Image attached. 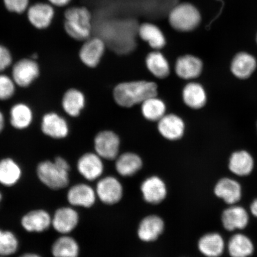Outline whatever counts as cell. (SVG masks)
Returning a JSON list of instances; mask_svg holds the SVG:
<instances>
[{
    "label": "cell",
    "mask_w": 257,
    "mask_h": 257,
    "mask_svg": "<svg viewBox=\"0 0 257 257\" xmlns=\"http://www.w3.org/2000/svg\"><path fill=\"white\" fill-rule=\"evenodd\" d=\"M255 246L246 234H234L227 243V250L231 257H249L254 252Z\"/></svg>",
    "instance_id": "cell-26"
},
{
    "label": "cell",
    "mask_w": 257,
    "mask_h": 257,
    "mask_svg": "<svg viewBox=\"0 0 257 257\" xmlns=\"http://www.w3.org/2000/svg\"><path fill=\"white\" fill-rule=\"evenodd\" d=\"M64 30L72 39L83 42L91 37L92 15L84 6L67 8L64 14Z\"/></svg>",
    "instance_id": "cell-2"
},
{
    "label": "cell",
    "mask_w": 257,
    "mask_h": 257,
    "mask_svg": "<svg viewBox=\"0 0 257 257\" xmlns=\"http://www.w3.org/2000/svg\"><path fill=\"white\" fill-rule=\"evenodd\" d=\"M52 253L54 257H78V244L73 237H60L53 244Z\"/></svg>",
    "instance_id": "cell-33"
},
{
    "label": "cell",
    "mask_w": 257,
    "mask_h": 257,
    "mask_svg": "<svg viewBox=\"0 0 257 257\" xmlns=\"http://www.w3.org/2000/svg\"><path fill=\"white\" fill-rule=\"evenodd\" d=\"M166 106L162 99L156 96L146 99L141 104V112L147 120L159 121L166 115Z\"/></svg>",
    "instance_id": "cell-32"
},
{
    "label": "cell",
    "mask_w": 257,
    "mask_h": 257,
    "mask_svg": "<svg viewBox=\"0 0 257 257\" xmlns=\"http://www.w3.org/2000/svg\"><path fill=\"white\" fill-rule=\"evenodd\" d=\"M86 96L81 90L76 88L67 89L62 96L61 105L63 110L69 117L80 116L85 107Z\"/></svg>",
    "instance_id": "cell-14"
},
{
    "label": "cell",
    "mask_w": 257,
    "mask_h": 257,
    "mask_svg": "<svg viewBox=\"0 0 257 257\" xmlns=\"http://www.w3.org/2000/svg\"><path fill=\"white\" fill-rule=\"evenodd\" d=\"M41 69L37 60L23 58L13 64L11 76L16 85L22 88L30 87L39 78Z\"/></svg>",
    "instance_id": "cell-4"
},
{
    "label": "cell",
    "mask_w": 257,
    "mask_h": 257,
    "mask_svg": "<svg viewBox=\"0 0 257 257\" xmlns=\"http://www.w3.org/2000/svg\"><path fill=\"white\" fill-rule=\"evenodd\" d=\"M225 242L220 233H208L202 236L198 243L200 251L207 257H219L223 254Z\"/></svg>",
    "instance_id": "cell-22"
},
{
    "label": "cell",
    "mask_w": 257,
    "mask_h": 257,
    "mask_svg": "<svg viewBox=\"0 0 257 257\" xmlns=\"http://www.w3.org/2000/svg\"><path fill=\"white\" fill-rule=\"evenodd\" d=\"M214 192L216 197L221 199L228 205H235L242 198V186L238 182L229 178H223L215 186Z\"/></svg>",
    "instance_id": "cell-12"
},
{
    "label": "cell",
    "mask_w": 257,
    "mask_h": 257,
    "mask_svg": "<svg viewBox=\"0 0 257 257\" xmlns=\"http://www.w3.org/2000/svg\"><path fill=\"white\" fill-rule=\"evenodd\" d=\"M140 37L154 50H160L165 47L166 40L163 32L156 25L144 23L140 26L138 31Z\"/></svg>",
    "instance_id": "cell-28"
},
{
    "label": "cell",
    "mask_w": 257,
    "mask_h": 257,
    "mask_svg": "<svg viewBox=\"0 0 257 257\" xmlns=\"http://www.w3.org/2000/svg\"><path fill=\"white\" fill-rule=\"evenodd\" d=\"M106 48V43L101 37H90L83 42L78 56L80 62L88 68H95L100 63Z\"/></svg>",
    "instance_id": "cell-7"
},
{
    "label": "cell",
    "mask_w": 257,
    "mask_h": 257,
    "mask_svg": "<svg viewBox=\"0 0 257 257\" xmlns=\"http://www.w3.org/2000/svg\"><path fill=\"white\" fill-rule=\"evenodd\" d=\"M184 103L189 108L198 110L206 104L207 96L203 86L197 82H189L182 91Z\"/></svg>",
    "instance_id": "cell-24"
},
{
    "label": "cell",
    "mask_w": 257,
    "mask_h": 257,
    "mask_svg": "<svg viewBox=\"0 0 257 257\" xmlns=\"http://www.w3.org/2000/svg\"><path fill=\"white\" fill-rule=\"evenodd\" d=\"M3 2L8 12L18 15L27 12L30 6V0H3Z\"/></svg>",
    "instance_id": "cell-36"
},
{
    "label": "cell",
    "mask_w": 257,
    "mask_h": 257,
    "mask_svg": "<svg viewBox=\"0 0 257 257\" xmlns=\"http://www.w3.org/2000/svg\"><path fill=\"white\" fill-rule=\"evenodd\" d=\"M52 220L46 211L35 210L30 212L22 218V225L30 232H41L49 228Z\"/></svg>",
    "instance_id": "cell-27"
},
{
    "label": "cell",
    "mask_w": 257,
    "mask_h": 257,
    "mask_svg": "<svg viewBox=\"0 0 257 257\" xmlns=\"http://www.w3.org/2000/svg\"><path fill=\"white\" fill-rule=\"evenodd\" d=\"M157 95L156 83L146 80L121 83L115 86L113 90L115 102L125 108L142 104L147 99Z\"/></svg>",
    "instance_id": "cell-1"
},
{
    "label": "cell",
    "mask_w": 257,
    "mask_h": 257,
    "mask_svg": "<svg viewBox=\"0 0 257 257\" xmlns=\"http://www.w3.org/2000/svg\"><path fill=\"white\" fill-rule=\"evenodd\" d=\"M256 43H257V36H256Z\"/></svg>",
    "instance_id": "cell-43"
},
{
    "label": "cell",
    "mask_w": 257,
    "mask_h": 257,
    "mask_svg": "<svg viewBox=\"0 0 257 257\" xmlns=\"http://www.w3.org/2000/svg\"><path fill=\"white\" fill-rule=\"evenodd\" d=\"M69 172L58 165L54 161H44L37 168L40 181L48 187L53 189H62L68 185Z\"/></svg>",
    "instance_id": "cell-5"
},
{
    "label": "cell",
    "mask_w": 257,
    "mask_h": 257,
    "mask_svg": "<svg viewBox=\"0 0 257 257\" xmlns=\"http://www.w3.org/2000/svg\"><path fill=\"white\" fill-rule=\"evenodd\" d=\"M102 159L96 153H86L83 154L77 163V168L80 174L90 181H94L99 178L104 170Z\"/></svg>",
    "instance_id": "cell-13"
},
{
    "label": "cell",
    "mask_w": 257,
    "mask_h": 257,
    "mask_svg": "<svg viewBox=\"0 0 257 257\" xmlns=\"http://www.w3.org/2000/svg\"><path fill=\"white\" fill-rule=\"evenodd\" d=\"M14 64L11 50L4 45L0 44V73H3Z\"/></svg>",
    "instance_id": "cell-37"
},
{
    "label": "cell",
    "mask_w": 257,
    "mask_h": 257,
    "mask_svg": "<svg viewBox=\"0 0 257 257\" xmlns=\"http://www.w3.org/2000/svg\"><path fill=\"white\" fill-rule=\"evenodd\" d=\"M249 210L250 213L257 218V198L253 200L250 205Z\"/></svg>",
    "instance_id": "cell-39"
},
{
    "label": "cell",
    "mask_w": 257,
    "mask_h": 257,
    "mask_svg": "<svg viewBox=\"0 0 257 257\" xmlns=\"http://www.w3.org/2000/svg\"><path fill=\"white\" fill-rule=\"evenodd\" d=\"M249 215L246 209L240 205H230L221 214V223L229 232L245 229L248 226Z\"/></svg>",
    "instance_id": "cell-10"
},
{
    "label": "cell",
    "mask_w": 257,
    "mask_h": 257,
    "mask_svg": "<svg viewBox=\"0 0 257 257\" xmlns=\"http://www.w3.org/2000/svg\"><path fill=\"white\" fill-rule=\"evenodd\" d=\"M96 194L104 204L112 205L120 201L123 196V187L116 178L108 176L98 182Z\"/></svg>",
    "instance_id": "cell-11"
},
{
    "label": "cell",
    "mask_w": 257,
    "mask_h": 257,
    "mask_svg": "<svg viewBox=\"0 0 257 257\" xmlns=\"http://www.w3.org/2000/svg\"><path fill=\"white\" fill-rule=\"evenodd\" d=\"M6 126V119L4 114L0 110V135H1L5 130Z\"/></svg>",
    "instance_id": "cell-40"
},
{
    "label": "cell",
    "mask_w": 257,
    "mask_h": 257,
    "mask_svg": "<svg viewBox=\"0 0 257 257\" xmlns=\"http://www.w3.org/2000/svg\"><path fill=\"white\" fill-rule=\"evenodd\" d=\"M148 70L157 78L168 77L170 68L168 60L159 50H154L148 54L146 60Z\"/></svg>",
    "instance_id": "cell-29"
},
{
    "label": "cell",
    "mask_w": 257,
    "mask_h": 257,
    "mask_svg": "<svg viewBox=\"0 0 257 257\" xmlns=\"http://www.w3.org/2000/svg\"><path fill=\"white\" fill-rule=\"evenodd\" d=\"M175 69L180 78L194 79L200 76L203 69V63L198 57L188 54L178 58Z\"/></svg>",
    "instance_id": "cell-16"
},
{
    "label": "cell",
    "mask_w": 257,
    "mask_h": 257,
    "mask_svg": "<svg viewBox=\"0 0 257 257\" xmlns=\"http://www.w3.org/2000/svg\"><path fill=\"white\" fill-rule=\"evenodd\" d=\"M78 213L70 207L58 209L54 214L52 223L57 232L66 234L72 232L78 223Z\"/></svg>",
    "instance_id": "cell-23"
},
{
    "label": "cell",
    "mask_w": 257,
    "mask_h": 257,
    "mask_svg": "<svg viewBox=\"0 0 257 257\" xmlns=\"http://www.w3.org/2000/svg\"><path fill=\"white\" fill-rule=\"evenodd\" d=\"M34 118L33 110L25 102H17L13 105L9 111L10 123L16 130L24 131L30 127Z\"/></svg>",
    "instance_id": "cell-18"
},
{
    "label": "cell",
    "mask_w": 257,
    "mask_h": 257,
    "mask_svg": "<svg viewBox=\"0 0 257 257\" xmlns=\"http://www.w3.org/2000/svg\"><path fill=\"white\" fill-rule=\"evenodd\" d=\"M96 194L91 186L78 184L70 189L67 194V199L69 203L75 206L88 208L95 203Z\"/></svg>",
    "instance_id": "cell-25"
},
{
    "label": "cell",
    "mask_w": 257,
    "mask_h": 257,
    "mask_svg": "<svg viewBox=\"0 0 257 257\" xmlns=\"http://www.w3.org/2000/svg\"><path fill=\"white\" fill-rule=\"evenodd\" d=\"M18 247V241L14 233L0 230V255H12L16 252Z\"/></svg>",
    "instance_id": "cell-34"
},
{
    "label": "cell",
    "mask_w": 257,
    "mask_h": 257,
    "mask_svg": "<svg viewBox=\"0 0 257 257\" xmlns=\"http://www.w3.org/2000/svg\"><path fill=\"white\" fill-rule=\"evenodd\" d=\"M143 161L137 154L126 153L118 157L115 169L118 174L124 177L132 176L142 168Z\"/></svg>",
    "instance_id": "cell-30"
},
{
    "label": "cell",
    "mask_w": 257,
    "mask_h": 257,
    "mask_svg": "<svg viewBox=\"0 0 257 257\" xmlns=\"http://www.w3.org/2000/svg\"><path fill=\"white\" fill-rule=\"evenodd\" d=\"M72 0H47V2L50 3L54 8H65L68 6Z\"/></svg>",
    "instance_id": "cell-38"
},
{
    "label": "cell",
    "mask_w": 257,
    "mask_h": 257,
    "mask_svg": "<svg viewBox=\"0 0 257 257\" xmlns=\"http://www.w3.org/2000/svg\"><path fill=\"white\" fill-rule=\"evenodd\" d=\"M201 21V16L198 9L188 3L175 6L169 15L170 26L179 32L194 31L200 25Z\"/></svg>",
    "instance_id": "cell-3"
},
{
    "label": "cell",
    "mask_w": 257,
    "mask_h": 257,
    "mask_svg": "<svg viewBox=\"0 0 257 257\" xmlns=\"http://www.w3.org/2000/svg\"><path fill=\"white\" fill-rule=\"evenodd\" d=\"M20 257H40V256L37 254H34V253H27V254H25Z\"/></svg>",
    "instance_id": "cell-41"
},
{
    "label": "cell",
    "mask_w": 257,
    "mask_h": 257,
    "mask_svg": "<svg viewBox=\"0 0 257 257\" xmlns=\"http://www.w3.org/2000/svg\"><path fill=\"white\" fill-rule=\"evenodd\" d=\"M165 229V223L162 218L156 215H150L141 221L138 230V235L144 242L156 240Z\"/></svg>",
    "instance_id": "cell-19"
},
{
    "label": "cell",
    "mask_w": 257,
    "mask_h": 257,
    "mask_svg": "<svg viewBox=\"0 0 257 257\" xmlns=\"http://www.w3.org/2000/svg\"><path fill=\"white\" fill-rule=\"evenodd\" d=\"M55 8L48 2H38L30 5L27 11L30 24L38 30H44L52 24L55 17Z\"/></svg>",
    "instance_id": "cell-9"
},
{
    "label": "cell",
    "mask_w": 257,
    "mask_h": 257,
    "mask_svg": "<svg viewBox=\"0 0 257 257\" xmlns=\"http://www.w3.org/2000/svg\"><path fill=\"white\" fill-rule=\"evenodd\" d=\"M254 160L251 154L245 150L233 152L229 161V169L233 175L244 177L251 174L254 168Z\"/></svg>",
    "instance_id": "cell-21"
},
{
    "label": "cell",
    "mask_w": 257,
    "mask_h": 257,
    "mask_svg": "<svg viewBox=\"0 0 257 257\" xmlns=\"http://www.w3.org/2000/svg\"><path fill=\"white\" fill-rule=\"evenodd\" d=\"M2 199V195L1 193H0V201H1Z\"/></svg>",
    "instance_id": "cell-42"
},
{
    "label": "cell",
    "mask_w": 257,
    "mask_h": 257,
    "mask_svg": "<svg viewBox=\"0 0 257 257\" xmlns=\"http://www.w3.org/2000/svg\"><path fill=\"white\" fill-rule=\"evenodd\" d=\"M144 200L152 204L162 202L166 197L167 188L165 182L157 176L145 180L141 186Z\"/></svg>",
    "instance_id": "cell-17"
},
{
    "label": "cell",
    "mask_w": 257,
    "mask_h": 257,
    "mask_svg": "<svg viewBox=\"0 0 257 257\" xmlns=\"http://www.w3.org/2000/svg\"><path fill=\"white\" fill-rule=\"evenodd\" d=\"M257 67L255 58L246 52L237 53L231 62L230 70L236 78L246 79L255 72Z\"/></svg>",
    "instance_id": "cell-20"
},
{
    "label": "cell",
    "mask_w": 257,
    "mask_h": 257,
    "mask_svg": "<svg viewBox=\"0 0 257 257\" xmlns=\"http://www.w3.org/2000/svg\"><path fill=\"white\" fill-rule=\"evenodd\" d=\"M21 169L18 164L11 158L0 160V183L11 186L17 183L21 176Z\"/></svg>",
    "instance_id": "cell-31"
},
{
    "label": "cell",
    "mask_w": 257,
    "mask_h": 257,
    "mask_svg": "<svg viewBox=\"0 0 257 257\" xmlns=\"http://www.w3.org/2000/svg\"><path fill=\"white\" fill-rule=\"evenodd\" d=\"M41 131L44 136L51 139H65L70 134L68 121L63 115L55 111L44 114L41 118Z\"/></svg>",
    "instance_id": "cell-6"
},
{
    "label": "cell",
    "mask_w": 257,
    "mask_h": 257,
    "mask_svg": "<svg viewBox=\"0 0 257 257\" xmlns=\"http://www.w3.org/2000/svg\"><path fill=\"white\" fill-rule=\"evenodd\" d=\"M16 85L11 76L0 73V101H6L15 96Z\"/></svg>",
    "instance_id": "cell-35"
},
{
    "label": "cell",
    "mask_w": 257,
    "mask_h": 257,
    "mask_svg": "<svg viewBox=\"0 0 257 257\" xmlns=\"http://www.w3.org/2000/svg\"><path fill=\"white\" fill-rule=\"evenodd\" d=\"M185 124L178 115L166 114L158 121V131L161 136L169 141H177L184 136Z\"/></svg>",
    "instance_id": "cell-15"
},
{
    "label": "cell",
    "mask_w": 257,
    "mask_h": 257,
    "mask_svg": "<svg viewBox=\"0 0 257 257\" xmlns=\"http://www.w3.org/2000/svg\"><path fill=\"white\" fill-rule=\"evenodd\" d=\"M95 153L102 159H116L119 152L120 141L117 135L111 131L99 132L94 139Z\"/></svg>",
    "instance_id": "cell-8"
}]
</instances>
